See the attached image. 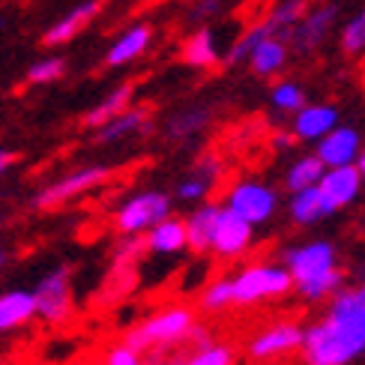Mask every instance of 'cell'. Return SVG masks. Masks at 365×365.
<instances>
[{
  "instance_id": "6da1fadb",
  "label": "cell",
  "mask_w": 365,
  "mask_h": 365,
  "mask_svg": "<svg viewBox=\"0 0 365 365\" xmlns=\"http://www.w3.org/2000/svg\"><path fill=\"white\" fill-rule=\"evenodd\" d=\"M309 365H347L365 354V282L336 297L327 317L302 332Z\"/></svg>"
},
{
  "instance_id": "7a4b0ae2",
  "label": "cell",
  "mask_w": 365,
  "mask_h": 365,
  "mask_svg": "<svg viewBox=\"0 0 365 365\" xmlns=\"http://www.w3.org/2000/svg\"><path fill=\"white\" fill-rule=\"evenodd\" d=\"M287 272L306 299H324L341 287V272L336 269V252L329 242H309L287 252Z\"/></svg>"
},
{
  "instance_id": "3957f363",
  "label": "cell",
  "mask_w": 365,
  "mask_h": 365,
  "mask_svg": "<svg viewBox=\"0 0 365 365\" xmlns=\"http://www.w3.org/2000/svg\"><path fill=\"white\" fill-rule=\"evenodd\" d=\"M192 327H195V314L186 306H171V309L156 312L153 317H147L144 324L132 327L126 332L123 344H129L138 354L156 351V347H174L186 341Z\"/></svg>"
},
{
  "instance_id": "277c9868",
  "label": "cell",
  "mask_w": 365,
  "mask_h": 365,
  "mask_svg": "<svg viewBox=\"0 0 365 365\" xmlns=\"http://www.w3.org/2000/svg\"><path fill=\"white\" fill-rule=\"evenodd\" d=\"M294 287V279L287 267H272V264H257L242 269L231 282V302L237 306H252L257 299L269 297H284Z\"/></svg>"
},
{
  "instance_id": "5b68a950",
  "label": "cell",
  "mask_w": 365,
  "mask_h": 365,
  "mask_svg": "<svg viewBox=\"0 0 365 365\" xmlns=\"http://www.w3.org/2000/svg\"><path fill=\"white\" fill-rule=\"evenodd\" d=\"M171 212L168 195L162 192H141L129 197V201L117 210L114 227L120 234H144L147 227H153L159 219H165Z\"/></svg>"
},
{
  "instance_id": "8992f818",
  "label": "cell",
  "mask_w": 365,
  "mask_h": 365,
  "mask_svg": "<svg viewBox=\"0 0 365 365\" xmlns=\"http://www.w3.org/2000/svg\"><path fill=\"white\" fill-rule=\"evenodd\" d=\"M279 207V197L272 189H267L264 182H237L227 192V210L237 212L240 219H246L249 225H261L267 222Z\"/></svg>"
},
{
  "instance_id": "52a82bcc",
  "label": "cell",
  "mask_w": 365,
  "mask_h": 365,
  "mask_svg": "<svg viewBox=\"0 0 365 365\" xmlns=\"http://www.w3.org/2000/svg\"><path fill=\"white\" fill-rule=\"evenodd\" d=\"M36 299V314H42L48 324H63L72 314V287H69V269H54L45 276L39 287L34 291Z\"/></svg>"
},
{
  "instance_id": "ba28073f",
  "label": "cell",
  "mask_w": 365,
  "mask_h": 365,
  "mask_svg": "<svg viewBox=\"0 0 365 365\" xmlns=\"http://www.w3.org/2000/svg\"><path fill=\"white\" fill-rule=\"evenodd\" d=\"M108 177H111V171H108V168H99V165H90V168L72 171L69 177L51 182V186L45 189V192H39V195H36V207H42V210L60 207V204L72 201V197L90 192L93 186H99V182H105Z\"/></svg>"
},
{
  "instance_id": "9c48e42d",
  "label": "cell",
  "mask_w": 365,
  "mask_h": 365,
  "mask_svg": "<svg viewBox=\"0 0 365 365\" xmlns=\"http://www.w3.org/2000/svg\"><path fill=\"white\" fill-rule=\"evenodd\" d=\"M336 19H339L336 4H321V6H314V9L299 15V21L291 27L287 39H291L299 51H314L317 45L327 39V34L332 30V24H336Z\"/></svg>"
},
{
  "instance_id": "30bf717a",
  "label": "cell",
  "mask_w": 365,
  "mask_h": 365,
  "mask_svg": "<svg viewBox=\"0 0 365 365\" xmlns=\"http://www.w3.org/2000/svg\"><path fill=\"white\" fill-rule=\"evenodd\" d=\"M317 189H321L329 212H336V210L356 201V195L362 189V177L356 171V165H339V168H327L321 174Z\"/></svg>"
},
{
  "instance_id": "8fae6325",
  "label": "cell",
  "mask_w": 365,
  "mask_h": 365,
  "mask_svg": "<svg viewBox=\"0 0 365 365\" xmlns=\"http://www.w3.org/2000/svg\"><path fill=\"white\" fill-rule=\"evenodd\" d=\"M362 150V138L359 132L351 126H332L327 135L317 138V159H321L327 168H339V165H354Z\"/></svg>"
},
{
  "instance_id": "7c38bea8",
  "label": "cell",
  "mask_w": 365,
  "mask_h": 365,
  "mask_svg": "<svg viewBox=\"0 0 365 365\" xmlns=\"http://www.w3.org/2000/svg\"><path fill=\"white\" fill-rule=\"evenodd\" d=\"M249 246H252V225L246 219H240L237 212H231L227 207H222V216H219L210 249L222 257H234V255H242Z\"/></svg>"
},
{
  "instance_id": "4fadbf2b",
  "label": "cell",
  "mask_w": 365,
  "mask_h": 365,
  "mask_svg": "<svg viewBox=\"0 0 365 365\" xmlns=\"http://www.w3.org/2000/svg\"><path fill=\"white\" fill-rule=\"evenodd\" d=\"M302 344V329L297 324H276L249 341V354L255 359H276V356H284L297 351Z\"/></svg>"
},
{
  "instance_id": "5bb4252c",
  "label": "cell",
  "mask_w": 365,
  "mask_h": 365,
  "mask_svg": "<svg viewBox=\"0 0 365 365\" xmlns=\"http://www.w3.org/2000/svg\"><path fill=\"white\" fill-rule=\"evenodd\" d=\"M99 9H102V0H84V4H78L75 9H69L63 19H57L48 30H45L42 42H45V45H66L69 39H75L90 21L96 19Z\"/></svg>"
},
{
  "instance_id": "9a60e30c",
  "label": "cell",
  "mask_w": 365,
  "mask_h": 365,
  "mask_svg": "<svg viewBox=\"0 0 365 365\" xmlns=\"http://www.w3.org/2000/svg\"><path fill=\"white\" fill-rule=\"evenodd\" d=\"M150 42H153V30H150V24H132L129 30H123V34L114 39L108 54H105V63L108 66H126L150 48Z\"/></svg>"
},
{
  "instance_id": "2e32d148",
  "label": "cell",
  "mask_w": 365,
  "mask_h": 365,
  "mask_svg": "<svg viewBox=\"0 0 365 365\" xmlns=\"http://www.w3.org/2000/svg\"><path fill=\"white\" fill-rule=\"evenodd\" d=\"M294 114V135L302 141H317L339 123V111L332 105H302Z\"/></svg>"
},
{
  "instance_id": "e0dca14e",
  "label": "cell",
  "mask_w": 365,
  "mask_h": 365,
  "mask_svg": "<svg viewBox=\"0 0 365 365\" xmlns=\"http://www.w3.org/2000/svg\"><path fill=\"white\" fill-rule=\"evenodd\" d=\"M246 60H249L252 72L261 75V78H269V75L282 72L284 63H287V42H284V36H264L249 51Z\"/></svg>"
},
{
  "instance_id": "ac0fdd59",
  "label": "cell",
  "mask_w": 365,
  "mask_h": 365,
  "mask_svg": "<svg viewBox=\"0 0 365 365\" xmlns=\"http://www.w3.org/2000/svg\"><path fill=\"white\" fill-rule=\"evenodd\" d=\"M144 246L156 255H177L186 249V222L165 216L153 227H147V240Z\"/></svg>"
},
{
  "instance_id": "d6986e66",
  "label": "cell",
  "mask_w": 365,
  "mask_h": 365,
  "mask_svg": "<svg viewBox=\"0 0 365 365\" xmlns=\"http://www.w3.org/2000/svg\"><path fill=\"white\" fill-rule=\"evenodd\" d=\"M219 216H222V207H216V204H204L201 210H195L189 216V222H186V246L192 252H210Z\"/></svg>"
},
{
  "instance_id": "ffe728a7",
  "label": "cell",
  "mask_w": 365,
  "mask_h": 365,
  "mask_svg": "<svg viewBox=\"0 0 365 365\" xmlns=\"http://www.w3.org/2000/svg\"><path fill=\"white\" fill-rule=\"evenodd\" d=\"M182 60H186L189 66L195 69H212V66H219V39L212 30L201 27V30H195V34L186 39V45H182Z\"/></svg>"
},
{
  "instance_id": "44dd1931",
  "label": "cell",
  "mask_w": 365,
  "mask_h": 365,
  "mask_svg": "<svg viewBox=\"0 0 365 365\" xmlns=\"http://www.w3.org/2000/svg\"><path fill=\"white\" fill-rule=\"evenodd\" d=\"M36 314V299L30 291H9L0 297V332L27 324Z\"/></svg>"
},
{
  "instance_id": "7402d4cb",
  "label": "cell",
  "mask_w": 365,
  "mask_h": 365,
  "mask_svg": "<svg viewBox=\"0 0 365 365\" xmlns=\"http://www.w3.org/2000/svg\"><path fill=\"white\" fill-rule=\"evenodd\" d=\"M147 126V108H126L120 111L117 117H111L108 123L99 126V144H114V141H123L129 135L141 132Z\"/></svg>"
},
{
  "instance_id": "603a6c76",
  "label": "cell",
  "mask_w": 365,
  "mask_h": 365,
  "mask_svg": "<svg viewBox=\"0 0 365 365\" xmlns=\"http://www.w3.org/2000/svg\"><path fill=\"white\" fill-rule=\"evenodd\" d=\"M306 12V0H282L276 4L257 24L267 30V36H284L291 34V27L299 21V15Z\"/></svg>"
},
{
  "instance_id": "cb8c5ba5",
  "label": "cell",
  "mask_w": 365,
  "mask_h": 365,
  "mask_svg": "<svg viewBox=\"0 0 365 365\" xmlns=\"http://www.w3.org/2000/svg\"><path fill=\"white\" fill-rule=\"evenodd\" d=\"M291 216L299 225H312L321 216H329V207L324 201V195L317 186H306V189H297L294 192V201H291Z\"/></svg>"
},
{
  "instance_id": "d4e9b609",
  "label": "cell",
  "mask_w": 365,
  "mask_h": 365,
  "mask_svg": "<svg viewBox=\"0 0 365 365\" xmlns=\"http://www.w3.org/2000/svg\"><path fill=\"white\" fill-rule=\"evenodd\" d=\"M129 102H132V84H123V87L111 90V93L105 96V99L96 105V108L84 117V126L99 129L102 123H108V120L117 117L120 111H126V108H129Z\"/></svg>"
},
{
  "instance_id": "484cf974",
  "label": "cell",
  "mask_w": 365,
  "mask_h": 365,
  "mask_svg": "<svg viewBox=\"0 0 365 365\" xmlns=\"http://www.w3.org/2000/svg\"><path fill=\"white\" fill-rule=\"evenodd\" d=\"M327 171V165L317 159V156H302L291 165V171H287L284 182L287 189L297 192V189H306V186H317V180H321V174Z\"/></svg>"
},
{
  "instance_id": "4316f807",
  "label": "cell",
  "mask_w": 365,
  "mask_h": 365,
  "mask_svg": "<svg viewBox=\"0 0 365 365\" xmlns=\"http://www.w3.org/2000/svg\"><path fill=\"white\" fill-rule=\"evenodd\" d=\"M341 51L351 54V57H359L365 54V9H359L356 15L344 21L341 27Z\"/></svg>"
},
{
  "instance_id": "83f0119b",
  "label": "cell",
  "mask_w": 365,
  "mask_h": 365,
  "mask_svg": "<svg viewBox=\"0 0 365 365\" xmlns=\"http://www.w3.org/2000/svg\"><path fill=\"white\" fill-rule=\"evenodd\" d=\"M182 365H234V351L227 344H204L182 359Z\"/></svg>"
},
{
  "instance_id": "f1b7e54d",
  "label": "cell",
  "mask_w": 365,
  "mask_h": 365,
  "mask_svg": "<svg viewBox=\"0 0 365 365\" xmlns=\"http://www.w3.org/2000/svg\"><path fill=\"white\" fill-rule=\"evenodd\" d=\"M272 105H276L279 111H299L302 105H306V93H302V87L297 81H282L272 87V93H269Z\"/></svg>"
},
{
  "instance_id": "f546056e",
  "label": "cell",
  "mask_w": 365,
  "mask_h": 365,
  "mask_svg": "<svg viewBox=\"0 0 365 365\" xmlns=\"http://www.w3.org/2000/svg\"><path fill=\"white\" fill-rule=\"evenodd\" d=\"M66 72V63L60 57H42L27 69V84H51Z\"/></svg>"
},
{
  "instance_id": "4dcf8cb0",
  "label": "cell",
  "mask_w": 365,
  "mask_h": 365,
  "mask_svg": "<svg viewBox=\"0 0 365 365\" xmlns=\"http://www.w3.org/2000/svg\"><path fill=\"white\" fill-rule=\"evenodd\" d=\"M201 306L207 312H219L225 306H231V282L227 279H219V282H212L207 291L201 294Z\"/></svg>"
},
{
  "instance_id": "1f68e13d",
  "label": "cell",
  "mask_w": 365,
  "mask_h": 365,
  "mask_svg": "<svg viewBox=\"0 0 365 365\" xmlns=\"http://www.w3.org/2000/svg\"><path fill=\"white\" fill-rule=\"evenodd\" d=\"M207 123V114L204 111H186V114H180L171 120V132L174 135H186V132H195V129H201Z\"/></svg>"
},
{
  "instance_id": "d6a6232c",
  "label": "cell",
  "mask_w": 365,
  "mask_h": 365,
  "mask_svg": "<svg viewBox=\"0 0 365 365\" xmlns=\"http://www.w3.org/2000/svg\"><path fill=\"white\" fill-rule=\"evenodd\" d=\"M105 365H144V356L138 351H132L129 344H117L105 354Z\"/></svg>"
},
{
  "instance_id": "836d02e7",
  "label": "cell",
  "mask_w": 365,
  "mask_h": 365,
  "mask_svg": "<svg viewBox=\"0 0 365 365\" xmlns=\"http://www.w3.org/2000/svg\"><path fill=\"white\" fill-rule=\"evenodd\" d=\"M150 356L144 359V365H182V354L171 351V347H156V351H147Z\"/></svg>"
},
{
  "instance_id": "e575fe53",
  "label": "cell",
  "mask_w": 365,
  "mask_h": 365,
  "mask_svg": "<svg viewBox=\"0 0 365 365\" xmlns=\"http://www.w3.org/2000/svg\"><path fill=\"white\" fill-rule=\"evenodd\" d=\"M204 195H207V182L201 177L180 182V189H177V197H182V201H197V197H204Z\"/></svg>"
},
{
  "instance_id": "d590c367",
  "label": "cell",
  "mask_w": 365,
  "mask_h": 365,
  "mask_svg": "<svg viewBox=\"0 0 365 365\" xmlns=\"http://www.w3.org/2000/svg\"><path fill=\"white\" fill-rule=\"evenodd\" d=\"M212 12H219V0H197L192 6V19H207Z\"/></svg>"
},
{
  "instance_id": "8d00e7d4",
  "label": "cell",
  "mask_w": 365,
  "mask_h": 365,
  "mask_svg": "<svg viewBox=\"0 0 365 365\" xmlns=\"http://www.w3.org/2000/svg\"><path fill=\"white\" fill-rule=\"evenodd\" d=\"M294 138H297L294 132H279V135H272V144H276L279 150H284V147H291V144H294Z\"/></svg>"
},
{
  "instance_id": "74e56055",
  "label": "cell",
  "mask_w": 365,
  "mask_h": 365,
  "mask_svg": "<svg viewBox=\"0 0 365 365\" xmlns=\"http://www.w3.org/2000/svg\"><path fill=\"white\" fill-rule=\"evenodd\" d=\"M12 162H15V153H9V150H0V174H4Z\"/></svg>"
},
{
  "instance_id": "f35d334b",
  "label": "cell",
  "mask_w": 365,
  "mask_h": 365,
  "mask_svg": "<svg viewBox=\"0 0 365 365\" xmlns=\"http://www.w3.org/2000/svg\"><path fill=\"white\" fill-rule=\"evenodd\" d=\"M356 171H359V177H362V182H365V150H359V156H356Z\"/></svg>"
},
{
  "instance_id": "ab89813d",
  "label": "cell",
  "mask_w": 365,
  "mask_h": 365,
  "mask_svg": "<svg viewBox=\"0 0 365 365\" xmlns=\"http://www.w3.org/2000/svg\"><path fill=\"white\" fill-rule=\"evenodd\" d=\"M0 264H4V252H0Z\"/></svg>"
}]
</instances>
